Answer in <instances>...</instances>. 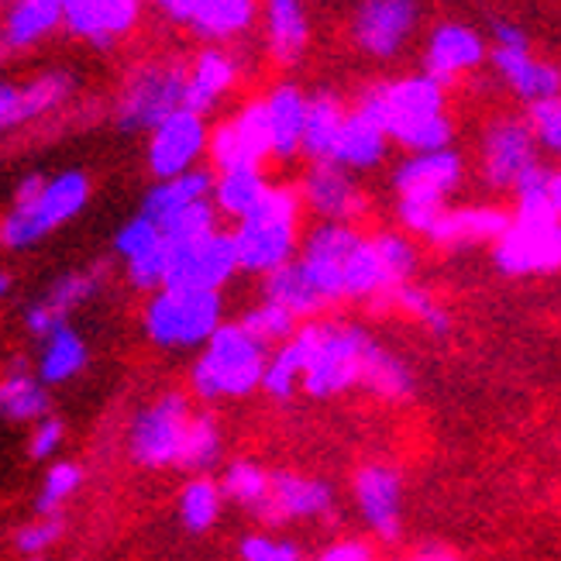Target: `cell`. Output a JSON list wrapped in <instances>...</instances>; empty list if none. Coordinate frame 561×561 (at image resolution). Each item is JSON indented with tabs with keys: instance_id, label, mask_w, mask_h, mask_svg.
<instances>
[{
	"instance_id": "6da1fadb",
	"label": "cell",
	"mask_w": 561,
	"mask_h": 561,
	"mask_svg": "<svg viewBox=\"0 0 561 561\" xmlns=\"http://www.w3.org/2000/svg\"><path fill=\"white\" fill-rule=\"evenodd\" d=\"M554 165L538 162L514 186L510 225L490 249L493 270L503 279H548L561 273V214L551 204Z\"/></svg>"
},
{
	"instance_id": "7a4b0ae2",
	"label": "cell",
	"mask_w": 561,
	"mask_h": 561,
	"mask_svg": "<svg viewBox=\"0 0 561 561\" xmlns=\"http://www.w3.org/2000/svg\"><path fill=\"white\" fill-rule=\"evenodd\" d=\"M379 334L355 321V317H321V321H307L293 334V345L304 362V382L300 397L310 403H334L352 393H362L365 362H369Z\"/></svg>"
},
{
	"instance_id": "3957f363",
	"label": "cell",
	"mask_w": 561,
	"mask_h": 561,
	"mask_svg": "<svg viewBox=\"0 0 561 561\" xmlns=\"http://www.w3.org/2000/svg\"><path fill=\"white\" fill-rule=\"evenodd\" d=\"M270 348L252 337L238 321H228L207 345L193 355L186 373V393L197 407L241 403L262 393V376L270 365Z\"/></svg>"
},
{
	"instance_id": "277c9868",
	"label": "cell",
	"mask_w": 561,
	"mask_h": 561,
	"mask_svg": "<svg viewBox=\"0 0 561 561\" xmlns=\"http://www.w3.org/2000/svg\"><path fill=\"white\" fill-rule=\"evenodd\" d=\"M304 201L297 183H273L262 204L231 225L234 252H238V270L241 276L265 279L270 273L283 270L300 252L304 241Z\"/></svg>"
},
{
	"instance_id": "5b68a950",
	"label": "cell",
	"mask_w": 561,
	"mask_h": 561,
	"mask_svg": "<svg viewBox=\"0 0 561 561\" xmlns=\"http://www.w3.org/2000/svg\"><path fill=\"white\" fill-rule=\"evenodd\" d=\"M421 279V241L400 228L362 231L345 270V307H362L376 317L389 313V300Z\"/></svg>"
},
{
	"instance_id": "8992f818",
	"label": "cell",
	"mask_w": 561,
	"mask_h": 561,
	"mask_svg": "<svg viewBox=\"0 0 561 561\" xmlns=\"http://www.w3.org/2000/svg\"><path fill=\"white\" fill-rule=\"evenodd\" d=\"M466 186V156L458 149L431 152V156H403L393 173H389V190H393V221L403 234L424 241L451 207V197Z\"/></svg>"
},
{
	"instance_id": "52a82bcc",
	"label": "cell",
	"mask_w": 561,
	"mask_h": 561,
	"mask_svg": "<svg viewBox=\"0 0 561 561\" xmlns=\"http://www.w3.org/2000/svg\"><path fill=\"white\" fill-rule=\"evenodd\" d=\"M228 324L225 293L162 286L141 307V331L162 352H193Z\"/></svg>"
},
{
	"instance_id": "ba28073f",
	"label": "cell",
	"mask_w": 561,
	"mask_h": 561,
	"mask_svg": "<svg viewBox=\"0 0 561 561\" xmlns=\"http://www.w3.org/2000/svg\"><path fill=\"white\" fill-rule=\"evenodd\" d=\"M348 500L362 534L379 551H397L407 534V476L386 458H369L352 469Z\"/></svg>"
},
{
	"instance_id": "9c48e42d",
	"label": "cell",
	"mask_w": 561,
	"mask_h": 561,
	"mask_svg": "<svg viewBox=\"0 0 561 561\" xmlns=\"http://www.w3.org/2000/svg\"><path fill=\"white\" fill-rule=\"evenodd\" d=\"M193 410H197V403L186 389H165L156 400L138 407L125 431L128 458L145 472L180 469Z\"/></svg>"
},
{
	"instance_id": "30bf717a",
	"label": "cell",
	"mask_w": 561,
	"mask_h": 561,
	"mask_svg": "<svg viewBox=\"0 0 561 561\" xmlns=\"http://www.w3.org/2000/svg\"><path fill=\"white\" fill-rule=\"evenodd\" d=\"M355 111L373 117L389 135V141L400 145L410 131H417L427 121L448 114V90L434 83L427 72H413L400 80H379L365 87L355 101Z\"/></svg>"
},
{
	"instance_id": "8fae6325",
	"label": "cell",
	"mask_w": 561,
	"mask_h": 561,
	"mask_svg": "<svg viewBox=\"0 0 561 561\" xmlns=\"http://www.w3.org/2000/svg\"><path fill=\"white\" fill-rule=\"evenodd\" d=\"M337 520H341V493L331 479L300 469H273L270 496H265L255 517L262 530L331 527Z\"/></svg>"
},
{
	"instance_id": "7c38bea8",
	"label": "cell",
	"mask_w": 561,
	"mask_h": 561,
	"mask_svg": "<svg viewBox=\"0 0 561 561\" xmlns=\"http://www.w3.org/2000/svg\"><path fill=\"white\" fill-rule=\"evenodd\" d=\"M90 201V180L80 169H69L45 183V190L32 204H14L0 221V245L14 252L38 245L42 238L69 225Z\"/></svg>"
},
{
	"instance_id": "4fadbf2b",
	"label": "cell",
	"mask_w": 561,
	"mask_h": 561,
	"mask_svg": "<svg viewBox=\"0 0 561 561\" xmlns=\"http://www.w3.org/2000/svg\"><path fill=\"white\" fill-rule=\"evenodd\" d=\"M186 66L180 62H145L138 66L117 101V128L121 131H156L169 114L183 107Z\"/></svg>"
},
{
	"instance_id": "5bb4252c",
	"label": "cell",
	"mask_w": 561,
	"mask_h": 561,
	"mask_svg": "<svg viewBox=\"0 0 561 561\" xmlns=\"http://www.w3.org/2000/svg\"><path fill=\"white\" fill-rule=\"evenodd\" d=\"M541 162V149L524 114H500L485 121L479 135V180L493 193H514L517 180Z\"/></svg>"
},
{
	"instance_id": "9a60e30c",
	"label": "cell",
	"mask_w": 561,
	"mask_h": 561,
	"mask_svg": "<svg viewBox=\"0 0 561 561\" xmlns=\"http://www.w3.org/2000/svg\"><path fill=\"white\" fill-rule=\"evenodd\" d=\"M238 276H241L238 252H234V238L228 228H217L210 234L190 238V241H169L165 286L225 293Z\"/></svg>"
},
{
	"instance_id": "2e32d148",
	"label": "cell",
	"mask_w": 561,
	"mask_h": 561,
	"mask_svg": "<svg viewBox=\"0 0 561 561\" xmlns=\"http://www.w3.org/2000/svg\"><path fill=\"white\" fill-rule=\"evenodd\" d=\"M362 231L365 228L328 225V221H313L304 231L297 265L310 279V286L321 293V300L328 304L331 313L345 307V270H348V259L358 245Z\"/></svg>"
},
{
	"instance_id": "e0dca14e",
	"label": "cell",
	"mask_w": 561,
	"mask_h": 561,
	"mask_svg": "<svg viewBox=\"0 0 561 561\" xmlns=\"http://www.w3.org/2000/svg\"><path fill=\"white\" fill-rule=\"evenodd\" d=\"M297 190H300L304 210L313 221L365 228V221L373 217L369 190L358 183L355 173H348V169H341L334 162H307Z\"/></svg>"
},
{
	"instance_id": "ac0fdd59",
	"label": "cell",
	"mask_w": 561,
	"mask_h": 561,
	"mask_svg": "<svg viewBox=\"0 0 561 561\" xmlns=\"http://www.w3.org/2000/svg\"><path fill=\"white\" fill-rule=\"evenodd\" d=\"M207 159L214 173H231V169H265L273 159V135L265 101L255 96L234 117L210 128Z\"/></svg>"
},
{
	"instance_id": "d6986e66",
	"label": "cell",
	"mask_w": 561,
	"mask_h": 561,
	"mask_svg": "<svg viewBox=\"0 0 561 561\" xmlns=\"http://www.w3.org/2000/svg\"><path fill=\"white\" fill-rule=\"evenodd\" d=\"M107 286V265L96 262V265H83V270H69L62 276H56L53 283L45 286V293L21 310V324L28 331V337L42 341L53 331L69 324V313L90 304L96 293Z\"/></svg>"
},
{
	"instance_id": "ffe728a7",
	"label": "cell",
	"mask_w": 561,
	"mask_h": 561,
	"mask_svg": "<svg viewBox=\"0 0 561 561\" xmlns=\"http://www.w3.org/2000/svg\"><path fill=\"white\" fill-rule=\"evenodd\" d=\"M510 225V207L496 201H476V204H451L424 245L442 252V255H458V252H476V249H493L500 234Z\"/></svg>"
},
{
	"instance_id": "44dd1931",
	"label": "cell",
	"mask_w": 561,
	"mask_h": 561,
	"mask_svg": "<svg viewBox=\"0 0 561 561\" xmlns=\"http://www.w3.org/2000/svg\"><path fill=\"white\" fill-rule=\"evenodd\" d=\"M210 128L201 114L180 107L169 114L162 125L149 135V169L156 183L183 176L190 169H201V159L207 156Z\"/></svg>"
},
{
	"instance_id": "7402d4cb",
	"label": "cell",
	"mask_w": 561,
	"mask_h": 561,
	"mask_svg": "<svg viewBox=\"0 0 561 561\" xmlns=\"http://www.w3.org/2000/svg\"><path fill=\"white\" fill-rule=\"evenodd\" d=\"M417 24V0H362L352 35L373 59H393Z\"/></svg>"
},
{
	"instance_id": "603a6c76",
	"label": "cell",
	"mask_w": 561,
	"mask_h": 561,
	"mask_svg": "<svg viewBox=\"0 0 561 561\" xmlns=\"http://www.w3.org/2000/svg\"><path fill=\"white\" fill-rule=\"evenodd\" d=\"M485 42L479 32H472L469 24H437V28L431 32L427 38V53H424V72L434 80V83H442L445 90L455 87L466 72H472L476 66H482L485 59Z\"/></svg>"
},
{
	"instance_id": "cb8c5ba5",
	"label": "cell",
	"mask_w": 561,
	"mask_h": 561,
	"mask_svg": "<svg viewBox=\"0 0 561 561\" xmlns=\"http://www.w3.org/2000/svg\"><path fill=\"white\" fill-rule=\"evenodd\" d=\"M362 393L369 400H376L379 407L400 410V407H410L413 400H417L421 376L403 352H397L393 345H386V341L379 337L369 362H365Z\"/></svg>"
},
{
	"instance_id": "d4e9b609",
	"label": "cell",
	"mask_w": 561,
	"mask_h": 561,
	"mask_svg": "<svg viewBox=\"0 0 561 561\" xmlns=\"http://www.w3.org/2000/svg\"><path fill=\"white\" fill-rule=\"evenodd\" d=\"M490 59H493V69L500 72V80L514 90L527 107L551 101V96H561V69L554 62L534 59L530 48H496L493 45Z\"/></svg>"
},
{
	"instance_id": "484cf974",
	"label": "cell",
	"mask_w": 561,
	"mask_h": 561,
	"mask_svg": "<svg viewBox=\"0 0 561 561\" xmlns=\"http://www.w3.org/2000/svg\"><path fill=\"white\" fill-rule=\"evenodd\" d=\"M138 4L141 0H69L62 4V21L72 35L96 48H111V42L138 21Z\"/></svg>"
},
{
	"instance_id": "4316f807",
	"label": "cell",
	"mask_w": 561,
	"mask_h": 561,
	"mask_svg": "<svg viewBox=\"0 0 561 561\" xmlns=\"http://www.w3.org/2000/svg\"><path fill=\"white\" fill-rule=\"evenodd\" d=\"M307 96L297 83H279L262 96L270 114L273 159L293 162L304 156V128H307Z\"/></svg>"
},
{
	"instance_id": "83f0119b",
	"label": "cell",
	"mask_w": 561,
	"mask_h": 561,
	"mask_svg": "<svg viewBox=\"0 0 561 561\" xmlns=\"http://www.w3.org/2000/svg\"><path fill=\"white\" fill-rule=\"evenodd\" d=\"M389 149H393L389 135L376 125L373 117H365L362 111L352 107L348 117H345V125H341L331 162L341 165V169H348V173H355V176H362V173H373V169H379L386 162Z\"/></svg>"
},
{
	"instance_id": "f1b7e54d",
	"label": "cell",
	"mask_w": 561,
	"mask_h": 561,
	"mask_svg": "<svg viewBox=\"0 0 561 561\" xmlns=\"http://www.w3.org/2000/svg\"><path fill=\"white\" fill-rule=\"evenodd\" d=\"M53 413L48 386L35 376L28 358H11L0 376V417L11 424H38Z\"/></svg>"
},
{
	"instance_id": "f546056e",
	"label": "cell",
	"mask_w": 561,
	"mask_h": 561,
	"mask_svg": "<svg viewBox=\"0 0 561 561\" xmlns=\"http://www.w3.org/2000/svg\"><path fill=\"white\" fill-rule=\"evenodd\" d=\"M238 83V62L234 56L221 53V48H207L197 56V62L186 72V90H183V107L207 117Z\"/></svg>"
},
{
	"instance_id": "4dcf8cb0",
	"label": "cell",
	"mask_w": 561,
	"mask_h": 561,
	"mask_svg": "<svg viewBox=\"0 0 561 561\" xmlns=\"http://www.w3.org/2000/svg\"><path fill=\"white\" fill-rule=\"evenodd\" d=\"M389 313L413 324L421 334L437 341V345H445V341L455 337V313L448 310V304L442 297H437V289L424 279H413L410 286H403L397 297L389 300Z\"/></svg>"
},
{
	"instance_id": "1f68e13d",
	"label": "cell",
	"mask_w": 561,
	"mask_h": 561,
	"mask_svg": "<svg viewBox=\"0 0 561 561\" xmlns=\"http://www.w3.org/2000/svg\"><path fill=\"white\" fill-rule=\"evenodd\" d=\"M210 197H214V169L201 165V169H190L183 176L159 180L149 193H145L141 214L152 217V221L162 228L169 217H176L180 210L201 204V201H210Z\"/></svg>"
},
{
	"instance_id": "d6a6232c",
	"label": "cell",
	"mask_w": 561,
	"mask_h": 561,
	"mask_svg": "<svg viewBox=\"0 0 561 561\" xmlns=\"http://www.w3.org/2000/svg\"><path fill=\"white\" fill-rule=\"evenodd\" d=\"M259 297L276 304V307H283L286 313L297 317L300 324L321 321V317H331L328 304L321 300V293L310 286V279L304 276L297 259H293L289 265H283V270L270 273L265 279H259Z\"/></svg>"
},
{
	"instance_id": "836d02e7",
	"label": "cell",
	"mask_w": 561,
	"mask_h": 561,
	"mask_svg": "<svg viewBox=\"0 0 561 561\" xmlns=\"http://www.w3.org/2000/svg\"><path fill=\"white\" fill-rule=\"evenodd\" d=\"M90 365V345L87 337L77 328H59L48 337L38 341L35 352V376L45 386H62L72 382L77 376H83V369Z\"/></svg>"
},
{
	"instance_id": "e575fe53",
	"label": "cell",
	"mask_w": 561,
	"mask_h": 561,
	"mask_svg": "<svg viewBox=\"0 0 561 561\" xmlns=\"http://www.w3.org/2000/svg\"><path fill=\"white\" fill-rule=\"evenodd\" d=\"M345 117H348V107L334 90H317L307 96V128H304L307 162H331Z\"/></svg>"
},
{
	"instance_id": "d590c367",
	"label": "cell",
	"mask_w": 561,
	"mask_h": 561,
	"mask_svg": "<svg viewBox=\"0 0 561 561\" xmlns=\"http://www.w3.org/2000/svg\"><path fill=\"white\" fill-rule=\"evenodd\" d=\"M225 510H228V500H225L221 479L217 476H190L176 496V517H180L183 530L193 534V538L210 534L217 524H221Z\"/></svg>"
},
{
	"instance_id": "8d00e7d4",
	"label": "cell",
	"mask_w": 561,
	"mask_h": 561,
	"mask_svg": "<svg viewBox=\"0 0 561 561\" xmlns=\"http://www.w3.org/2000/svg\"><path fill=\"white\" fill-rule=\"evenodd\" d=\"M225 424L217 417V410L210 407H197L193 410V421L186 431V445H183V458H180V472L186 476H214V469L225 461Z\"/></svg>"
},
{
	"instance_id": "74e56055",
	"label": "cell",
	"mask_w": 561,
	"mask_h": 561,
	"mask_svg": "<svg viewBox=\"0 0 561 561\" xmlns=\"http://www.w3.org/2000/svg\"><path fill=\"white\" fill-rule=\"evenodd\" d=\"M273 180L265 176V169H231V173H214V207L225 221L238 225L241 217H249L262 197L270 193Z\"/></svg>"
},
{
	"instance_id": "f35d334b",
	"label": "cell",
	"mask_w": 561,
	"mask_h": 561,
	"mask_svg": "<svg viewBox=\"0 0 561 561\" xmlns=\"http://www.w3.org/2000/svg\"><path fill=\"white\" fill-rule=\"evenodd\" d=\"M270 476L273 469L262 466L259 458H231L217 479H221L228 506L241 510V514L255 520L265 496H270Z\"/></svg>"
},
{
	"instance_id": "ab89813d",
	"label": "cell",
	"mask_w": 561,
	"mask_h": 561,
	"mask_svg": "<svg viewBox=\"0 0 561 561\" xmlns=\"http://www.w3.org/2000/svg\"><path fill=\"white\" fill-rule=\"evenodd\" d=\"M270 24V53L279 66H297L307 48V14L300 0H270L265 8Z\"/></svg>"
},
{
	"instance_id": "60d3db41",
	"label": "cell",
	"mask_w": 561,
	"mask_h": 561,
	"mask_svg": "<svg viewBox=\"0 0 561 561\" xmlns=\"http://www.w3.org/2000/svg\"><path fill=\"white\" fill-rule=\"evenodd\" d=\"M255 21V0H201L190 28L207 42L234 38Z\"/></svg>"
},
{
	"instance_id": "b9f144b4",
	"label": "cell",
	"mask_w": 561,
	"mask_h": 561,
	"mask_svg": "<svg viewBox=\"0 0 561 561\" xmlns=\"http://www.w3.org/2000/svg\"><path fill=\"white\" fill-rule=\"evenodd\" d=\"M59 21H62L59 0H18L4 24V42L8 48H28L42 42Z\"/></svg>"
},
{
	"instance_id": "7bdbcfd3",
	"label": "cell",
	"mask_w": 561,
	"mask_h": 561,
	"mask_svg": "<svg viewBox=\"0 0 561 561\" xmlns=\"http://www.w3.org/2000/svg\"><path fill=\"white\" fill-rule=\"evenodd\" d=\"M300 382H304V362L289 337L286 345L273 348L270 355V365H265V376H262V397L276 407H289L300 397Z\"/></svg>"
},
{
	"instance_id": "ee69618b",
	"label": "cell",
	"mask_w": 561,
	"mask_h": 561,
	"mask_svg": "<svg viewBox=\"0 0 561 561\" xmlns=\"http://www.w3.org/2000/svg\"><path fill=\"white\" fill-rule=\"evenodd\" d=\"M234 321L245 328L252 337H259L265 348H279V345H286V341L300 331V321L293 313H286L283 307H276V304H270V300H255V304H249L245 310H241Z\"/></svg>"
},
{
	"instance_id": "f6af8a7d",
	"label": "cell",
	"mask_w": 561,
	"mask_h": 561,
	"mask_svg": "<svg viewBox=\"0 0 561 561\" xmlns=\"http://www.w3.org/2000/svg\"><path fill=\"white\" fill-rule=\"evenodd\" d=\"M83 466L80 461H53L42 479V490L35 496V514L48 517V514H59V510L80 493L83 485Z\"/></svg>"
},
{
	"instance_id": "bcb514c9",
	"label": "cell",
	"mask_w": 561,
	"mask_h": 561,
	"mask_svg": "<svg viewBox=\"0 0 561 561\" xmlns=\"http://www.w3.org/2000/svg\"><path fill=\"white\" fill-rule=\"evenodd\" d=\"M238 561H310L300 541L286 538L279 530H249L238 541Z\"/></svg>"
},
{
	"instance_id": "7dc6e473",
	"label": "cell",
	"mask_w": 561,
	"mask_h": 561,
	"mask_svg": "<svg viewBox=\"0 0 561 561\" xmlns=\"http://www.w3.org/2000/svg\"><path fill=\"white\" fill-rule=\"evenodd\" d=\"M162 245H165L162 228L152 221V217H145L141 210L135 217H128V221L121 225L117 234H114V252H117L121 262H135V259L149 255V252H156Z\"/></svg>"
},
{
	"instance_id": "c3c4849f",
	"label": "cell",
	"mask_w": 561,
	"mask_h": 561,
	"mask_svg": "<svg viewBox=\"0 0 561 561\" xmlns=\"http://www.w3.org/2000/svg\"><path fill=\"white\" fill-rule=\"evenodd\" d=\"M69 93H72V77H69V72H45V77L32 80L28 87H21L24 121H35V117H42L48 111L62 107Z\"/></svg>"
},
{
	"instance_id": "681fc988",
	"label": "cell",
	"mask_w": 561,
	"mask_h": 561,
	"mask_svg": "<svg viewBox=\"0 0 561 561\" xmlns=\"http://www.w3.org/2000/svg\"><path fill=\"white\" fill-rule=\"evenodd\" d=\"M217 228H225V225H221V214H217L214 201H201V204L180 210L176 217H169L162 225V234H165V241H190V238L210 234Z\"/></svg>"
},
{
	"instance_id": "f907efd6",
	"label": "cell",
	"mask_w": 561,
	"mask_h": 561,
	"mask_svg": "<svg viewBox=\"0 0 561 561\" xmlns=\"http://www.w3.org/2000/svg\"><path fill=\"white\" fill-rule=\"evenodd\" d=\"M524 117H527V125L534 131L538 149L561 159V96H551V101H541V104H530L524 111Z\"/></svg>"
},
{
	"instance_id": "816d5d0a",
	"label": "cell",
	"mask_w": 561,
	"mask_h": 561,
	"mask_svg": "<svg viewBox=\"0 0 561 561\" xmlns=\"http://www.w3.org/2000/svg\"><path fill=\"white\" fill-rule=\"evenodd\" d=\"M62 530H66V520H62L59 514L35 517V520H28L24 527H18V534H14V548H18L21 558L35 561L38 554H45L48 548H53V545L62 538Z\"/></svg>"
},
{
	"instance_id": "f5cc1de1",
	"label": "cell",
	"mask_w": 561,
	"mask_h": 561,
	"mask_svg": "<svg viewBox=\"0 0 561 561\" xmlns=\"http://www.w3.org/2000/svg\"><path fill=\"white\" fill-rule=\"evenodd\" d=\"M165 273H169V241L162 249L141 255L135 262H125V279L131 289L145 293V297H152V293H159L165 286Z\"/></svg>"
},
{
	"instance_id": "db71d44e",
	"label": "cell",
	"mask_w": 561,
	"mask_h": 561,
	"mask_svg": "<svg viewBox=\"0 0 561 561\" xmlns=\"http://www.w3.org/2000/svg\"><path fill=\"white\" fill-rule=\"evenodd\" d=\"M310 561H379V548L365 534H341L317 554H310Z\"/></svg>"
},
{
	"instance_id": "11a10c76",
	"label": "cell",
	"mask_w": 561,
	"mask_h": 561,
	"mask_svg": "<svg viewBox=\"0 0 561 561\" xmlns=\"http://www.w3.org/2000/svg\"><path fill=\"white\" fill-rule=\"evenodd\" d=\"M62 442H66V424L56 417V413H48V417H42L28 434V458H35V461L56 458Z\"/></svg>"
},
{
	"instance_id": "9f6ffc18",
	"label": "cell",
	"mask_w": 561,
	"mask_h": 561,
	"mask_svg": "<svg viewBox=\"0 0 561 561\" xmlns=\"http://www.w3.org/2000/svg\"><path fill=\"white\" fill-rule=\"evenodd\" d=\"M24 125V104H21V87L0 83V135Z\"/></svg>"
},
{
	"instance_id": "6f0895ef",
	"label": "cell",
	"mask_w": 561,
	"mask_h": 561,
	"mask_svg": "<svg viewBox=\"0 0 561 561\" xmlns=\"http://www.w3.org/2000/svg\"><path fill=\"white\" fill-rule=\"evenodd\" d=\"M493 38L496 48H527V35L514 21H493Z\"/></svg>"
},
{
	"instance_id": "680465c9",
	"label": "cell",
	"mask_w": 561,
	"mask_h": 561,
	"mask_svg": "<svg viewBox=\"0 0 561 561\" xmlns=\"http://www.w3.org/2000/svg\"><path fill=\"white\" fill-rule=\"evenodd\" d=\"M451 551L442 545H424V548H413V551H400V554H386L379 561H445Z\"/></svg>"
},
{
	"instance_id": "91938a15",
	"label": "cell",
	"mask_w": 561,
	"mask_h": 561,
	"mask_svg": "<svg viewBox=\"0 0 561 561\" xmlns=\"http://www.w3.org/2000/svg\"><path fill=\"white\" fill-rule=\"evenodd\" d=\"M45 176L42 173H32V176H24L21 183H18V193H14V204H32L38 193L45 190Z\"/></svg>"
},
{
	"instance_id": "94428289",
	"label": "cell",
	"mask_w": 561,
	"mask_h": 561,
	"mask_svg": "<svg viewBox=\"0 0 561 561\" xmlns=\"http://www.w3.org/2000/svg\"><path fill=\"white\" fill-rule=\"evenodd\" d=\"M197 4H201V0H169L165 11H169V18H173V21L190 24V21H193V14H197Z\"/></svg>"
},
{
	"instance_id": "6125c7cd",
	"label": "cell",
	"mask_w": 561,
	"mask_h": 561,
	"mask_svg": "<svg viewBox=\"0 0 561 561\" xmlns=\"http://www.w3.org/2000/svg\"><path fill=\"white\" fill-rule=\"evenodd\" d=\"M551 204L561 214V162L554 165V173H551Z\"/></svg>"
},
{
	"instance_id": "be15d7a7",
	"label": "cell",
	"mask_w": 561,
	"mask_h": 561,
	"mask_svg": "<svg viewBox=\"0 0 561 561\" xmlns=\"http://www.w3.org/2000/svg\"><path fill=\"white\" fill-rule=\"evenodd\" d=\"M8 293H11V276H8V273H0V300H4Z\"/></svg>"
},
{
	"instance_id": "e7e4bbea",
	"label": "cell",
	"mask_w": 561,
	"mask_h": 561,
	"mask_svg": "<svg viewBox=\"0 0 561 561\" xmlns=\"http://www.w3.org/2000/svg\"><path fill=\"white\" fill-rule=\"evenodd\" d=\"M445 561H461V558H458V554H455V551H451V554H448V558H445Z\"/></svg>"
},
{
	"instance_id": "03108f58",
	"label": "cell",
	"mask_w": 561,
	"mask_h": 561,
	"mask_svg": "<svg viewBox=\"0 0 561 561\" xmlns=\"http://www.w3.org/2000/svg\"><path fill=\"white\" fill-rule=\"evenodd\" d=\"M159 4H162V8H165V4H169V0H159Z\"/></svg>"
},
{
	"instance_id": "003e7915",
	"label": "cell",
	"mask_w": 561,
	"mask_h": 561,
	"mask_svg": "<svg viewBox=\"0 0 561 561\" xmlns=\"http://www.w3.org/2000/svg\"><path fill=\"white\" fill-rule=\"evenodd\" d=\"M59 4H69V0H59Z\"/></svg>"
}]
</instances>
